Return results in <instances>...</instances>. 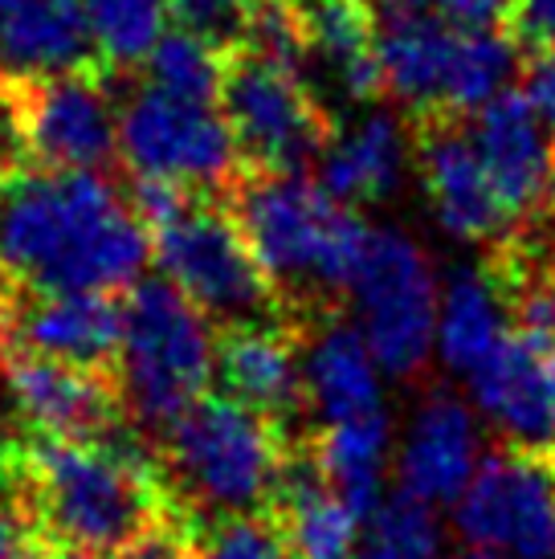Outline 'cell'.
<instances>
[{"label": "cell", "instance_id": "cell-1", "mask_svg": "<svg viewBox=\"0 0 555 559\" xmlns=\"http://www.w3.org/2000/svg\"><path fill=\"white\" fill-rule=\"evenodd\" d=\"M152 262V234L103 171L9 168L0 180V282L127 295Z\"/></svg>", "mask_w": 555, "mask_h": 559}, {"label": "cell", "instance_id": "cell-2", "mask_svg": "<svg viewBox=\"0 0 555 559\" xmlns=\"http://www.w3.org/2000/svg\"><path fill=\"white\" fill-rule=\"evenodd\" d=\"M16 511L62 551L127 556L160 531L185 527L135 429L119 441H16Z\"/></svg>", "mask_w": 555, "mask_h": 559}, {"label": "cell", "instance_id": "cell-3", "mask_svg": "<svg viewBox=\"0 0 555 559\" xmlns=\"http://www.w3.org/2000/svg\"><path fill=\"white\" fill-rule=\"evenodd\" d=\"M274 282L294 331L310 340L340 323L371 229L310 171H241L225 192Z\"/></svg>", "mask_w": 555, "mask_h": 559}, {"label": "cell", "instance_id": "cell-4", "mask_svg": "<svg viewBox=\"0 0 555 559\" xmlns=\"http://www.w3.org/2000/svg\"><path fill=\"white\" fill-rule=\"evenodd\" d=\"M147 445L180 523L197 535L213 519L265 507L291 437L262 413L209 389Z\"/></svg>", "mask_w": 555, "mask_h": 559}, {"label": "cell", "instance_id": "cell-5", "mask_svg": "<svg viewBox=\"0 0 555 559\" xmlns=\"http://www.w3.org/2000/svg\"><path fill=\"white\" fill-rule=\"evenodd\" d=\"M127 335L119 359L127 417L143 441L213 389L216 326L172 278H139L123 295Z\"/></svg>", "mask_w": 555, "mask_h": 559}, {"label": "cell", "instance_id": "cell-6", "mask_svg": "<svg viewBox=\"0 0 555 559\" xmlns=\"http://www.w3.org/2000/svg\"><path fill=\"white\" fill-rule=\"evenodd\" d=\"M152 258L213 326L237 323H291L265 274L258 249L225 192H192L188 204L152 229Z\"/></svg>", "mask_w": 555, "mask_h": 559}, {"label": "cell", "instance_id": "cell-7", "mask_svg": "<svg viewBox=\"0 0 555 559\" xmlns=\"http://www.w3.org/2000/svg\"><path fill=\"white\" fill-rule=\"evenodd\" d=\"M221 110L241 147L246 171H310L340 135V115L303 74L253 49L225 58Z\"/></svg>", "mask_w": 555, "mask_h": 559}, {"label": "cell", "instance_id": "cell-8", "mask_svg": "<svg viewBox=\"0 0 555 559\" xmlns=\"http://www.w3.org/2000/svg\"><path fill=\"white\" fill-rule=\"evenodd\" d=\"M119 156L131 176L229 192L246 171L221 103H197L139 82L119 107Z\"/></svg>", "mask_w": 555, "mask_h": 559}, {"label": "cell", "instance_id": "cell-9", "mask_svg": "<svg viewBox=\"0 0 555 559\" xmlns=\"http://www.w3.org/2000/svg\"><path fill=\"white\" fill-rule=\"evenodd\" d=\"M0 94L13 127L16 168L107 171L119 156L115 79L107 70L0 86Z\"/></svg>", "mask_w": 555, "mask_h": 559}, {"label": "cell", "instance_id": "cell-10", "mask_svg": "<svg viewBox=\"0 0 555 559\" xmlns=\"http://www.w3.org/2000/svg\"><path fill=\"white\" fill-rule=\"evenodd\" d=\"M458 527L470 547L555 559V474L543 450L498 441L462 490Z\"/></svg>", "mask_w": 555, "mask_h": 559}, {"label": "cell", "instance_id": "cell-11", "mask_svg": "<svg viewBox=\"0 0 555 559\" xmlns=\"http://www.w3.org/2000/svg\"><path fill=\"white\" fill-rule=\"evenodd\" d=\"M352 298L376 364H385L397 376L416 372L429 356L433 323H437L433 270L416 241L397 229H371Z\"/></svg>", "mask_w": 555, "mask_h": 559}, {"label": "cell", "instance_id": "cell-12", "mask_svg": "<svg viewBox=\"0 0 555 559\" xmlns=\"http://www.w3.org/2000/svg\"><path fill=\"white\" fill-rule=\"evenodd\" d=\"M123 335V295L33 290L0 282V352H29L119 376Z\"/></svg>", "mask_w": 555, "mask_h": 559}, {"label": "cell", "instance_id": "cell-13", "mask_svg": "<svg viewBox=\"0 0 555 559\" xmlns=\"http://www.w3.org/2000/svg\"><path fill=\"white\" fill-rule=\"evenodd\" d=\"M409 140H413L416 176L429 197L433 217L441 221L449 234L491 249L519 229L507 204L494 192L491 171L474 143L470 115L437 110V115L409 119Z\"/></svg>", "mask_w": 555, "mask_h": 559}, {"label": "cell", "instance_id": "cell-14", "mask_svg": "<svg viewBox=\"0 0 555 559\" xmlns=\"http://www.w3.org/2000/svg\"><path fill=\"white\" fill-rule=\"evenodd\" d=\"M0 376L29 433L119 441L135 429L127 417L119 376L29 352H0Z\"/></svg>", "mask_w": 555, "mask_h": 559}, {"label": "cell", "instance_id": "cell-15", "mask_svg": "<svg viewBox=\"0 0 555 559\" xmlns=\"http://www.w3.org/2000/svg\"><path fill=\"white\" fill-rule=\"evenodd\" d=\"M303 347L307 340L286 323L216 326V392L274 420L286 437L315 433L319 425H310L315 396Z\"/></svg>", "mask_w": 555, "mask_h": 559}, {"label": "cell", "instance_id": "cell-16", "mask_svg": "<svg viewBox=\"0 0 555 559\" xmlns=\"http://www.w3.org/2000/svg\"><path fill=\"white\" fill-rule=\"evenodd\" d=\"M479 156L515 225L555 217V135L523 91H503L470 115Z\"/></svg>", "mask_w": 555, "mask_h": 559}, {"label": "cell", "instance_id": "cell-17", "mask_svg": "<svg viewBox=\"0 0 555 559\" xmlns=\"http://www.w3.org/2000/svg\"><path fill=\"white\" fill-rule=\"evenodd\" d=\"M479 404L498 420L503 441L547 450L555 441V343L507 331L470 372Z\"/></svg>", "mask_w": 555, "mask_h": 559}, {"label": "cell", "instance_id": "cell-18", "mask_svg": "<svg viewBox=\"0 0 555 559\" xmlns=\"http://www.w3.org/2000/svg\"><path fill=\"white\" fill-rule=\"evenodd\" d=\"M103 70L86 0H9L0 9V86Z\"/></svg>", "mask_w": 555, "mask_h": 559}, {"label": "cell", "instance_id": "cell-19", "mask_svg": "<svg viewBox=\"0 0 555 559\" xmlns=\"http://www.w3.org/2000/svg\"><path fill=\"white\" fill-rule=\"evenodd\" d=\"M409 152H413L409 131L388 110H376L347 131L340 127V135L331 140V147L315 168V180L352 209L355 204H376L385 201L388 192H397Z\"/></svg>", "mask_w": 555, "mask_h": 559}, {"label": "cell", "instance_id": "cell-20", "mask_svg": "<svg viewBox=\"0 0 555 559\" xmlns=\"http://www.w3.org/2000/svg\"><path fill=\"white\" fill-rule=\"evenodd\" d=\"M401 478L404 490L421 502L462 498L474 478V420L462 401H453L449 392H433L425 401L404 445Z\"/></svg>", "mask_w": 555, "mask_h": 559}, {"label": "cell", "instance_id": "cell-21", "mask_svg": "<svg viewBox=\"0 0 555 559\" xmlns=\"http://www.w3.org/2000/svg\"><path fill=\"white\" fill-rule=\"evenodd\" d=\"M307 376L315 408L327 417V425L385 413L368 340H364V331L347 326L343 319L319 331V340L307 356Z\"/></svg>", "mask_w": 555, "mask_h": 559}, {"label": "cell", "instance_id": "cell-22", "mask_svg": "<svg viewBox=\"0 0 555 559\" xmlns=\"http://www.w3.org/2000/svg\"><path fill=\"white\" fill-rule=\"evenodd\" d=\"M503 323H510V319L503 311L498 290L482 274V265L449 282L446 311H441V352L453 368L474 372L494 352V343L507 335Z\"/></svg>", "mask_w": 555, "mask_h": 559}, {"label": "cell", "instance_id": "cell-23", "mask_svg": "<svg viewBox=\"0 0 555 559\" xmlns=\"http://www.w3.org/2000/svg\"><path fill=\"white\" fill-rule=\"evenodd\" d=\"M107 74H139L172 25L168 0H86Z\"/></svg>", "mask_w": 555, "mask_h": 559}, {"label": "cell", "instance_id": "cell-24", "mask_svg": "<svg viewBox=\"0 0 555 559\" xmlns=\"http://www.w3.org/2000/svg\"><path fill=\"white\" fill-rule=\"evenodd\" d=\"M225 58L209 41L192 37V33L176 29L164 33V41L155 46V53L147 58L143 74L152 86L180 98H197V103H221V82H225Z\"/></svg>", "mask_w": 555, "mask_h": 559}, {"label": "cell", "instance_id": "cell-25", "mask_svg": "<svg viewBox=\"0 0 555 559\" xmlns=\"http://www.w3.org/2000/svg\"><path fill=\"white\" fill-rule=\"evenodd\" d=\"M201 559H303L294 547L291 527L270 507L213 519L197 531Z\"/></svg>", "mask_w": 555, "mask_h": 559}, {"label": "cell", "instance_id": "cell-26", "mask_svg": "<svg viewBox=\"0 0 555 559\" xmlns=\"http://www.w3.org/2000/svg\"><path fill=\"white\" fill-rule=\"evenodd\" d=\"M294 535V547L303 559H355L359 544V514L343 495H323L291 514H278Z\"/></svg>", "mask_w": 555, "mask_h": 559}, {"label": "cell", "instance_id": "cell-27", "mask_svg": "<svg viewBox=\"0 0 555 559\" xmlns=\"http://www.w3.org/2000/svg\"><path fill=\"white\" fill-rule=\"evenodd\" d=\"M429 502L413 498L409 490L397 495L376 511L364 559H437V539H433Z\"/></svg>", "mask_w": 555, "mask_h": 559}, {"label": "cell", "instance_id": "cell-28", "mask_svg": "<svg viewBox=\"0 0 555 559\" xmlns=\"http://www.w3.org/2000/svg\"><path fill=\"white\" fill-rule=\"evenodd\" d=\"M172 25L209 41L221 53L246 49L249 0H168Z\"/></svg>", "mask_w": 555, "mask_h": 559}, {"label": "cell", "instance_id": "cell-29", "mask_svg": "<svg viewBox=\"0 0 555 559\" xmlns=\"http://www.w3.org/2000/svg\"><path fill=\"white\" fill-rule=\"evenodd\" d=\"M503 33L519 46L523 58L555 49V0H510Z\"/></svg>", "mask_w": 555, "mask_h": 559}, {"label": "cell", "instance_id": "cell-30", "mask_svg": "<svg viewBox=\"0 0 555 559\" xmlns=\"http://www.w3.org/2000/svg\"><path fill=\"white\" fill-rule=\"evenodd\" d=\"M523 94L535 103L540 119L555 135V49H543V53H535V58H527Z\"/></svg>", "mask_w": 555, "mask_h": 559}, {"label": "cell", "instance_id": "cell-31", "mask_svg": "<svg viewBox=\"0 0 555 559\" xmlns=\"http://www.w3.org/2000/svg\"><path fill=\"white\" fill-rule=\"evenodd\" d=\"M437 9L458 29H503L510 0H437Z\"/></svg>", "mask_w": 555, "mask_h": 559}, {"label": "cell", "instance_id": "cell-32", "mask_svg": "<svg viewBox=\"0 0 555 559\" xmlns=\"http://www.w3.org/2000/svg\"><path fill=\"white\" fill-rule=\"evenodd\" d=\"M123 559H201L197 556V535L188 527H168L152 535L147 544H139L135 551H127Z\"/></svg>", "mask_w": 555, "mask_h": 559}, {"label": "cell", "instance_id": "cell-33", "mask_svg": "<svg viewBox=\"0 0 555 559\" xmlns=\"http://www.w3.org/2000/svg\"><path fill=\"white\" fill-rule=\"evenodd\" d=\"M33 531L25 523V514L16 511L13 502H0V559H13L16 547L29 539Z\"/></svg>", "mask_w": 555, "mask_h": 559}, {"label": "cell", "instance_id": "cell-34", "mask_svg": "<svg viewBox=\"0 0 555 559\" xmlns=\"http://www.w3.org/2000/svg\"><path fill=\"white\" fill-rule=\"evenodd\" d=\"M0 502L16 507V441L0 445Z\"/></svg>", "mask_w": 555, "mask_h": 559}, {"label": "cell", "instance_id": "cell-35", "mask_svg": "<svg viewBox=\"0 0 555 559\" xmlns=\"http://www.w3.org/2000/svg\"><path fill=\"white\" fill-rule=\"evenodd\" d=\"M13 559H66V551L62 547H54L49 539H42V535H29L25 544L16 547Z\"/></svg>", "mask_w": 555, "mask_h": 559}, {"label": "cell", "instance_id": "cell-36", "mask_svg": "<svg viewBox=\"0 0 555 559\" xmlns=\"http://www.w3.org/2000/svg\"><path fill=\"white\" fill-rule=\"evenodd\" d=\"M458 559H503L498 551H491V547H470V551H462Z\"/></svg>", "mask_w": 555, "mask_h": 559}, {"label": "cell", "instance_id": "cell-37", "mask_svg": "<svg viewBox=\"0 0 555 559\" xmlns=\"http://www.w3.org/2000/svg\"><path fill=\"white\" fill-rule=\"evenodd\" d=\"M66 559H123V556H110V551H66Z\"/></svg>", "mask_w": 555, "mask_h": 559}, {"label": "cell", "instance_id": "cell-38", "mask_svg": "<svg viewBox=\"0 0 555 559\" xmlns=\"http://www.w3.org/2000/svg\"><path fill=\"white\" fill-rule=\"evenodd\" d=\"M543 457H547V466H552V474H555V441L547 445V450H543Z\"/></svg>", "mask_w": 555, "mask_h": 559}, {"label": "cell", "instance_id": "cell-39", "mask_svg": "<svg viewBox=\"0 0 555 559\" xmlns=\"http://www.w3.org/2000/svg\"><path fill=\"white\" fill-rule=\"evenodd\" d=\"M9 168H13V164H9V156H4V152H0V180H4V176H9Z\"/></svg>", "mask_w": 555, "mask_h": 559}, {"label": "cell", "instance_id": "cell-40", "mask_svg": "<svg viewBox=\"0 0 555 559\" xmlns=\"http://www.w3.org/2000/svg\"><path fill=\"white\" fill-rule=\"evenodd\" d=\"M4 4H9V0H0V9H4Z\"/></svg>", "mask_w": 555, "mask_h": 559}]
</instances>
